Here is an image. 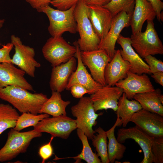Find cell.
I'll list each match as a JSON object with an SVG mask.
<instances>
[{
  "mask_svg": "<svg viewBox=\"0 0 163 163\" xmlns=\"http://www.w3.org/2000/svg\"><path fill=\"white\" fill-rule=\"evenodd\" d=\"M42 135V133L34 129L21 132L11 129L5 145L0 149V162L12 160L20 153L25 152L32 140Z\"/></svg>",
  "mask_w": 163,
  "mask_h": 163,
  "instance_id": "5",
  "label": "cell"
},
{
  "mask_svg": "<svg viewBox=\"0 0 163 163\" xmlns=\"http://www.w3.org/2000/svg\"><path fill=\"white\" fill-rule=\"evenodd\" d=\"M133 98L139 103L142 109L163 116V95L160 88L136 94Z\"/></svg>",
  "mask_w": 163,
  "mask_h": 163,
  "instance_id": "23",
  "label": "cell"
},
{
  "mask_svg": "<svg viewBox=\"0 0 163 163\" xmlns=\"http://www.w3.org/2000/svg\"><path fill=\"white\" fill-rule=\"evenodd\" d=\"M147 21L145 31L132 34L130 38L132 46L142 58L149 55L163 54V45L153 21Z\"/></svg>",
  "mask_w": 163,
  "mask_h": 163,
  "instance_id": "4",
  "label": "cell"
},
{
  "mask_svg": "<svg viewBox=\"0 0 163 163\" xmlns=\"http://www.w3.org/2000/svg\"><path fill=\"white\" fill-rule=\"evenodd\" d=\"M25 73L12 63H0V88L14 86L34 91L32 85L24 78Z\"/></svg>",
  "mask_w": 163,
  "mask_h": 163,
  "instance_id": "18",
  "label": "cell"
},
{
  "mask_svg": "<svg viewBox=\"0 0 163 163\" xmlns=\"http://www.w3.org/2000/svg\"><path fill=\"white\" fill-rule=\"evenodd\" d=\"M74 14L79 38L77 41L82 51L97 50L101 39L95 32L88 14V6L83 0L76 5Z\"/></svg>",
  "mask_w": 163,
  "mask_h": 163,
  "instance_id": "2",
  "label": "cell"
},
{
  "mask_svg": "<svg viewBox=\"0 0 163 163\" xmlns=\"http://www.w3.org/2000/svg\"><path fill=\"white\" fill-rule=\"evenodd\" d=\"M72 95L75 98H80L86 94L89 93V90L84 87L79 85H75L72 86L69 90Z\"/></svg>",
  "mask_w": 163,
  "mask_h": 163,
  "instance_id": "37",
  "label": "cell"
},
{
  "mask_svg": "<svg viewBox=\"0 0 163 163\" xmlns=\"http://www.w3.org/2000/svg\"><path fill=\"white\" fill-rule=\"evenodd\" d=\"M71 110L72 114L76 118L77 128L81 130L88 139L91 140L96 133L93 127L97 124L96 120L98 116L102 115L103 113H96L91 98L88 97L80 98Z\"/></svg>",
  "mask_w": 163,
  "mask_h": 163,
  "instance_id": "6",
  "label": "cell"
},
{
  "mask_svg": "<svg viewBox=\"0 0 163 163\" xmlns=\"http://www.w3.org/2000/svg\"><path fill=\"white\" fill-rule=\"evenodd\" d=\"M117 42L122 47L120 50L122 58L130 64L129 71L139 75L151 74L149 66L132 46L130 38L120 34Z\"/></svg>",
  "mask_w": 163,
  "mask_h": 163,
  "instance_id": "17",
  "label": "cell"
},
{
  "mask_svg": "<svg viewBox=\"0 0 163 163\" xmlns=\"http://www.w3.org/2000/svg\"><path fill=\"white\" fill-rule=\"evenodd\" d=\"M151 76L156 83L163 86V72H158L152 74Z\"/></svg>",
  "mask_w": 163,
  "mask_h": 163,
  "instance_id": "41",
  "label": "cell"
},
{
  "mask_svg": "<svg viewBox=\"0 0 163 163\" xmlns=\"http://www.w3.org/2000/svg\"><path fill=\"white\" fill-rule=\"evenodd\" d=\"M31 6L36 10L46 5H49L53 0H25Z\"/></svg>",
  "mask_w": 163,
  "mask_h": 163,
  "instance_id": "39",
  "label": "cell"
},
{
  "mask_svg": "<svg viewBox=\"0 0 163 163\" xmlns=\"http://www.w3.org/2000/svg\"><path fill=\"white\" fill-rule=\"evenodd\" d=\"M97 133L91 140L95 148L97 156L101 158L102 163H109L107 152V136L106 131L99 127L95 130Z\"/></svg>",
  "mask_w": 163,
  "mask_h": 163,
  "instance_id": "29",
  "label": "cell"
},
{
  "mask_svg": "<svg viewBox=\"0 0 163 163\" xmlns=\"http://www.w3.org/2000/svg\"><path fill=\"white\" fill-rule=\"evenodd\" d=\"M142 109L138 101L135 100H129L123 92L118 100L116 111L117 115L119 117L123 127H126L130 122L133 114Z\"/></svg>",
  "mask_w": 163,
  "mask_h": 163,
  "instance_id": "26",
  "label": "cell"
},
{
  "mask_svg": "<svg viewBox=\"0 0 163 163\" xmlns=\"http://www.w3.org/2000/svg\"><path fill=\"white\" fill-rule=\"evenodd\" d=\"M76 66L77 60L73 56L67 62L53 67L49 82L52 91L61 93L66 89L69 78Z\"/></svg>",
  "mask_w": 163,
  "mask_h": 163,
  "instance_id": "19",
  "label": "cell"
},
{
  "mask_svg": "<svg viewBox=\"0 0 163 163\" xmlns=\"http://www.w3.org/2000/svg\"><path fill=\"white\" fill-rule=\"evenodd\" d=\"M50 117V115L45 113L35 115L30 113H22L19 116L14 129L20 131L27 127L35 126L40 121L45 118Z\"/></svg>",
  "mask_w": 163,
  "mask_h": 163,
  "instance_id": "30",
  "label": "cell"
},
{
  "mask_svg": "<svg viewBox=\"0 0 163 163\" xmlns=\"http://www.w3.org/2000/svg\"><path fill=\"white\" fill-rule=\"evenodd\" d=\"M115 85L123 89L129 100L132 99L136 94L153 91L155 89L147 74L139 75L129 71L126 77L117 83Z\"/></svg>",
  "mask_w": 163,
  "mask_h": 163,
  "instance_id": "14",
  "label": "cell"
},
{
  "mask_svg": "<svg viewBox=\"0 0 163 163\" xmlns=\"http://www.w3.org/2000/svg\"><path fill=\"white\" fill-rule=\"evenodd\" d=\"M117 120L113 125L106 131L108 139L107 152L110 163H113L116 160H120L124 156L126 147L123 144L118 142L115 134V129L117 126L122 125L119 117L117 116Z\"/></svg>",
  "mask_w": 163,
  "mask_h": 163,
  "instance_id": "25",
  "label": "cell"
},
{
  "mask_svg": "<svg viewBox=\"0 0 163 163\" xmlns=\"http://www.w3.org/2000/svg\"><path fill=\"white\" fill-rule=\"evenodd\" d=\"M13 46L11 42L9 43L3 45L0 49V63H12L10 53Z\"/></svg>",
  "mask_w": 163,
  "mask_h": 163,
  "instance_id": "36",
  "label": "cell"
},
{
  "mask_svg": "<svg viewBox=\"0 0 163 163\" xmlns=\"http://www.w3.org/2000/svg\"><path fill=\"white\" fill-rule=\"evenodd\" d=\"M85 4L88 6L98 5L104 6L109 2L111 0H83Z\"/></svg>",
  "mask_w": 163,
  "mask_h": 163,
  "instance_id": "40",
  "label": "cell"
},
{
  "mask_svg": "<svg viewBox=\"0 0 163 163\" xmlns=\"http://www.w3.org/2000/svg\"><path fill=\"white\" fill-rule=\"evenodd\" d=\"M19 116L16 109L9 104H0V135L9 128H14Z\"/></svg>",
  "mask_w": 163,
  "mask_h": 163,
  "instance_id": "28",
  "label": "cell"
},
{
  "mask_svg": "<svg viewBox=\"0 0 163 163\" xmlns=\"http://www.w3.org/2000/svg\"><path fill=\"white\" fill-rule=\"evenodd\" d=\"M0 99L11 104L22 113L37 115L48 98L42 93H32L14 86L0 88Z\"/></svg>",
  "mask_w": 163,
  "mask_h": 163,
  "instance_id": "1",
  "label": "cell"
},
{
  "mask_svg": "<svg viewBox=\"0 0 163 163\" xmlns=\"http://www.w3.org/2000/svg\"><path fill=\"white\" fill-rule=\"evenodd\" d=\"M156 13L152 5L147 0H136L130 22L132 34L141 31L146 21L154 19Z\"/></svg>",
  "mask_w": 163,
  "mask_h": 163,
  "instance_id": "22",
  "label": "cell"
},
{
  "mask_svg": "<svg viewBox=\"0 0 163 163\" xmlns=\"http://www.w3.org/2000/svg\"><path fill=\"white\" fill-rule=\"evenodd\" d=\"M4 22H5L4 19H0V28H1L2 27Z\"/></svg>",
  "mask_w": 163,
  "mask_h": 163,
  "instance_id": "42",
  "label": "cell"
},
{
  "mask_svg": "<svg viewBox=\"0 0 163 163\" xmlns=\"http://www.w3.org/2000/svg\"><path fill=\"white\" fill-rule=\"evenodd\" d=\"M75 5L64 11L54 8L49 5L41 6L37 10L38 12L44 13L47 17L49 21L48 30L52 37L62 36L66 32L72 34L77 32L74 14Z\"/></svg>",
  "mask_w": 163,
  "mask_h": 163,
  "instance_id": "3",
  "label": "cell"
},
{
  "mask_svg": "<svg viewBox=\"0 0 163 163\" xmlns=\"http://www.w3.org/2000/svg\"><path fill=\"white\" fill-rule=\"evenodd\" d=\"M123 92L122 88L107 85L99 88L90 97L95 111L111 109L116 112L118 100Z\"/></svg>",
  "mask_w": 163,
  "mask_h": 163,
  "instance_id": "15",
  "label": "cell"
},
{
  "mask_svg": "<svg viewBox=\"0 0 163 163\" xmlns=\"http://www.w3.org/2000/svg\"><path fill=\"white\" fill-rule=\"evenodd\" d=\"M88 6L89 18L94 30L101 40L108 32L113 16L109 10L103 6Z\"/></svg>",
  "mask_w": 163,
  "mask_h": 163,
  "instance_id": "20",
  "label": "cell"
},
{
  "mask_svg": "<svg viewBox=\"0 0 163 163\" xmlns=\"http://www.w3.org/2000/svg\"><path fill=\"white\" fill-rule=\"evenodd\" d=\"M144 60L149 67L151 74L158 72H163V62L152 55L144 58Z\"/></svg>",
  "mask_w": 163,
  "mask_h": 163,
  "instance_id": "33",
  "label": "cell"
},
{
  "mask_svg": "<svg viewBox=\"0 0 163 163\" xmlns=\"http://www.w3.org/2000/svg\"><path fill=\"white\" fill-rule=\"evenodd\" d=\"M81 56L83 64L88 67L94 80L103 86L107 85L104 73L106 67L111 59L106 52L99 49L91 51H81Z\"/></svg>",
  "mask_w": 163,
  "mask_h": 163,
  "instance_id": "11",
  "label": "cell"
},
{
  "mask_svg": "<svg viewBox=\"0 0 163 163\" xmlns=\"http://www.w3.org/2000/svg\"><path fill=\"white\" fill-rule=\"evenodd\" d=\"M130 122L150 136L163 137V116L142 109L135 113Z\"/></svg>",
  "mask_w": 163,
  "mask_h": 163,
  "instance_id": "12",
  "label": "cell"
},
{
  "mask_svg": "<svg viewBox=\"0 0 163 163\" xmlns=\"http://www.w3.org/2000/svg\"><path fill=\"white\" fill-rule=\"evenodd\" d=\"M130 68L129 62L122 58L120 50H117L111 61L107 64L104 77L107 85L114 86L120 80L125 78Z\"/></svg>",
  "mask_w": 163,
  "mask_h": 163,
  "instance_id": "21",
  "label": "cell"
},
{
  "mask_svg": "<svg viewBox=\"0 0 163 163\" xmlns=\"http://www.w3.org/2000/svg\"><path fill=\"white\" fill-rule=\"evenodd\" d=\"M60 93L52 91L51 96L43 104L39 113H45L53 117L66 116V108L71 102L64 101Z\"/></svg>",
  "mask_w": 163,
  "mask_h": 163,
  "instance_id": "24",
  "label": "cell"
},
{
  "mask_svg": "<svg viewBox=\"0 0 163 163\" xmlns=\"http://www.w3.org/2000/svg\"><path fill=\"white\" fill-rule=\"evenodd\" d=\"M151 152L153 163H163V137L153 138Z\"/></svg>",
  "mask_w": 163,
  "mask_h": 163,
  "instance_id": "32",
  "label": "cell"
},
{
  "mask_svg": "<svg viewBox=\"0 0 163 163\" xmlns=\"http://www.w3.org/2000/svg\"><path fill=\"white\" fill-rule=\"evenodd\" d=\"M81 0H53L50 3L56 9L64 11L75 5Z\"/></svg>",
  "mask_w": 163,
  "mask_h": 163,
  "instance_id": "35",
  "label": "cell"
},
{
  "mask_svg": "<svg viewBox=\"0 0 163 163\" xmlns=\"http://www.w3.org/2000/svg\"><path fill=\"white\" fill-rule=\"evenodd\" d=\"M11 40L15 50V53L11 58V62L29 76L34 77L36 69L41 66L40 64L34 59V49L24 44L21 39L14 35L11 36Z\"/></svg>",
  "mask_w": 163,
  "mask_h": 163,
  "instance_id": "9",
  "label": "cell"
},
{
  "mask_svg": "<svg viewBox=\"0 0 163 163\" xmlns=\"http://www.w3.org/2000/svg\"><path fill=\"white\" fill-rule=\"evenodd\" d=\"M161 0L162 1L163 0Z\"/></svg>",
  "mask_w": 163,
  "mask_h": 163,
  "instance_id": "43",
  "label": "cell"
},
{
  "mask_svg": "<svg viewBox=\"0 0 163 163\" xmlns=\"http://www.w3.org/2000/svg\"><path fill=\"white\" fill-rule=\"evenodd\" d=\"M76 51L75 46L69 44L62 36L49 38L42 50L44 58L52 67L68 61L75 56Z\"/></svg>",
  "mask_w": 163,
  "mask_h": 163,
  "instance_id": "7",
  "label": "cell"
},
{
  "mask_svg": "<svg viewBox=\"0 0 163 163\" xmlns=\"http://www.w3.org/2000/svg\"><path fill=\"white\" fill-rule=\"evenodd\" d=\"M55 137L51 136L49 142L47 144L42 145L39 149L38 153L42 159V163L50 158L53 154V149L51 145V142Z\"/></svg>",
  "mask_w": 163,
  "mask_h": 163,
  "instance_id": "34",
  "label": "cell"
},
{
  "mask_svg": "<svg viewBox=\"0 0 163 163\" xmlns=\"http://www.w3.org/2000/svg\"><path fill=\"white\" fill-rule=\"evenodd\" d=\"M153 138L142 131L136 126L127 128L119 129L117 139L121 143L127 139H131L137 142L142 149L144 158L140 163H152L154 159L151 152Z\"/></svg>",
  "mask_w": 163,
  "mask_h": 163,
  "instance_id": "13",
  "label": "cell"
},
{
  "mask_svg": "<svg viewBox=\"0 0 163 163\" xmlns=\"http://www.w3.org/2000/svg\"><path fill=\"white\" fill-rule=\"evenodd\" d=\"M132 15L122 11L113 16L108 32L105 37L101 40L98 49L104 50L111 60L116 51V43L122 30L130 26Z\"/></svg>",
  "mask_w": 163,
  "mask_h": 163,
  "instance_id": "10",
  "label": "cell"
},
{
  "mask_svg": "<svg viewBox=\"0 0 163 163\" xmlns=\"http://www.w3.org/2000/svg\"><path fill=\"white\" fill-rule=\"evenodd\" d=\"M34 128L41 133H47L54 137L64 139H68L72 132L77 128L75 120L67 115L45 118Z\"/></svg>",
  "mask_w": 163,
  "mask_h": 163,
  "instance_id": "8",
  "label": "cell"
},
{
  "mask_svg": "<svg viewBox=\"0 0 163 163\" xmlns=\"http://www.w3.org/2000/svg\"><path fill=\"white\" fill-rule=\"evenodd\" d=\"M135 2L136 0H111L103 6L109 10L113 17L122 11L132 14Z\"/></svg>",
  "mask_w": 163,
  "mask_h": 163,
  "instance_id": "31",
  "label": "cell"
},
{
  "mask_svg": "<svg viewBox=\"0 0 163 163\" xmlns=\"http://www.w3.org/2000/svg\"><path fill=\"white\" fill-rule=\"evenodd\" d=\"M77 134L82 145V149L80 154L77 156L68 158H73L75 163H79L82 160L87 163H101L97 154L94 153L89 144L88 138L81 129H77Z\"/></svg>",
  "mask_w": 163,
  "mask_h": 163,
  "instance_id": "27",
  "label": "cell"
},
{
  "mask_svg": "<svg viewBox=\"0 0 163 163\" xmlns=\"http://www.w3.org/2000/svg\"><path fill=\"white\" fill-rule=\"evenodd\" d=\"M73 44L76 50L75 57L77 59V65L75 70L69 78L66 89L69 90L70 88L73 85H80L88 89L89 91V94L91 95L103 86L94 80L83 64L81 59V51L77 41Z\"/></svg>",
  "mask_w": 163,
  "mask_h": 163,
  "instance_id": "16",
  "label": "cell"
},
{
  "mask_svg": "<svg viewBox=\"0 0 163 163\" xmlns=\"http://www.w3.org/2000/svg\"><path fill=\"white\" fill-rule=\"evenodd\" d=\"M152 5L155 10L158 20L160 22L161 13L163 9V2L161 0H147Z\"/></svg>",
  "mask_w": 163,
  "mask_h": 163,
  "instance_id": "38",
  "label": "cell"
}]
</instances>
